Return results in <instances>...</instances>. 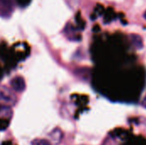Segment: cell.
Listing matches in <instances>:
<instances>
[{"instance_id":"obj_7","label":"cell","mask_w":146,"mask_h":145,"mask_svg":"<svg viewBox=\"0 0 146 145\" xmlns=\"http://www.w3.org/2000/svg\"><path fill=\"white\" fill-rule=\"evenodd\" d=\"M31 145H51V144L47 139L37 138V139H34V140L32 141Z\"/></svg>"},{"instance_id":"obj_4","label":"cell","mask_w":146,"mask_h":145,"mask_svg":"<svg viewBox=\"0 0 146 145\" xmlns=\"http://www.w3.org/2000/svg\"><path fill=\"white\" fill-rule=\"evenodd\" d=\"M49 138L53 144L58 145L62 139V132L61 131V129L56 127L50 132Z\"/></svg>"},{"instance_id":"obj_6","label":"cell","mask_w":146,"mask_h":145,"mask_svg":"<svg viewBox=\"0 0 146 145\" xmlns=\"http://www.w3.org/2000/svg\"><path fill=\"white\" fill-rule=\"evenodd\" d=\"M3 114L4 117H10L12 115L11 109L9 107H7V106L1 107L0 108V115H3Z\"/></svg>"},{"instance_id":"obj_8","label":"cell","mask_w":146,"mask_h":145,"mask_svg":"<svg viewBox=\"0 0 146 145\" xmlns=\"http://www.w3.org/2000/svg\"><path fill=\"white\" fill-rule=\"evenodd\" d=\"M141 105H142L143 108L146 109V95L145 96V97H144V99H143V101H142V103H141Z\"/></svg>"},{"instance_id":"obj_1","label":"cell","mask_w":146,"mask_h":145,"mask_svg":"<svg viewBox=\"0 0 146 145\" xmlns=\"http://www.w3.org/2000/svg\"><path fill=\"white\" fill-rule=\"evenodd\" d=\"M17 102V97L14 91L7 86H0V103L6 105H15Z\"/></svg>"},{"instance_id":"obj_2","label":"cell","mask_w":146,"mask_h":145,"mask_svg":"<svg viewBox=\"0 0 146 145\" xmlns=\"http://www.w3.org/2000/svg\"><path fill=\"white\" fill-rule=\"evenodd\" d=\"M10 85L12 89L17 92H22L26 89L25 79L21 76H15L10 80Z\"/></svg>"},{"instance_id":"obj_5","label":"cell","mask_w":146,"mask_h":145,"mask_svg":"<svg viewBox=\"0 0 146 145\" xmlns=\"http://www.w3.org/2000/svg\"><path fill=\"white\" fill-rule=\"evenodd\" d=\"M131 39H132V42H133V44L135 46L136 49H142L143 46H144V44H143V39L142 38L138 35V34H132L131 35Z\"/></svg>"},{"instance_id":"obj_3","label":"cell","mask_w":146,"mask_h":145,"mask_svg":"<svg viewBox=\"0 0 146 145\" xmlns=\"http://www.w3.org/2000/svg\"><path fill=\"white\" fill-rule=\"evenodd\" d=\"M13 10V0H0V15L9 16Z\"/></svg>"},{"instance_id":"obj_9","label":"cell","mask_w":146,"mask_h":145,"mask_svg":"<svg viewBox=\"0 0 146 145\" xmlns=\"http://www.w3.org/2000/svg\"><path fill=\"white\" fill-rule=\"evenodd\" d=\"M144 18H145V19L146 20V11H145V13L144 14Z\"/></svg>"}]
</instances>
